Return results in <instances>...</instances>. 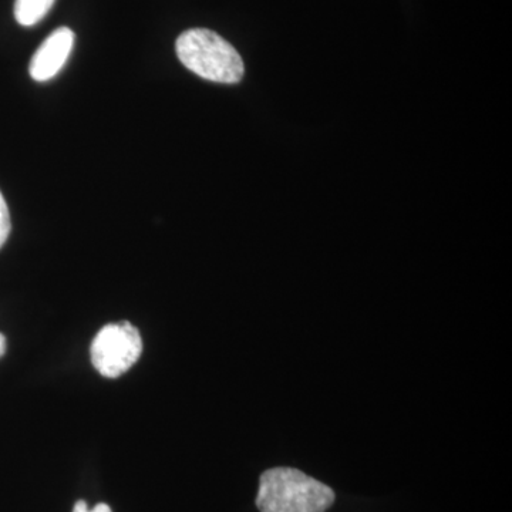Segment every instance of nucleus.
Masks as SVG:
<instances>
[{"label": "nucleus", "mask_w": 512, "mask_h": 512, "mask_svg": "<svg viewBox=\"0 0 512 512\" xmlns=\"http://www.w3.org/2000/svg\"><path fill=\"white\" fill-rule=\"evenodd\" d=\"M55 0H16L15 18L19 25L33 26L45 18Z\"/></svg>", "instance_id": "39448f33"}, {"label": "nucleus", "mask_w": 512, "mask_h": 512, "mask_svg": "<svg viewBox=\"0 0 512 512\" xmlns=\"http://www.w3.org/2000/svg\"><path fill=\"white\" fill-rule=\"evenodd\" d=\"M6 352V338L0 333V357L5 355Z\"/></svg>", "instance_id": "6e6552de"}, {"label": "nucleus", "mask_w": 512, "mask_h": 512, "mask_svg": "<svg viewBox=\"0 0 512 512\" xmlns=\"http://www.w3.org/2000/svg\"><path fill=\"white\" fill-rule=\"evenodd\" d=\"M10 228H12V225H10L8 204H6L5 197L0 192V248L8 241Z\"/></svg>", "instance_id": "423d86ee"}, {"label": "nucleus", "mask_w": 512, "mask_h": 512, "mask_svg": "<svg viewBox=\"0 0 512 512\" xmlns=\"http://www.w3.org/2000/svg\"><path fill=\"white\" fill-rule=\"evenodd\" d=\"M74 46V33L69 28H59L37 49L29 72L36 82H47L63 69Z\"/></svg>", "instance_id": "20e7f679"}, {"label": "nucleus", "mask_w": 512, "mask_h": 512, "mask_svg": "<svg viewBox=\"0 0 512 512\" xmlns=\"http://www.w3.org/2000/svg\"><path fill=\"white\" fill-rule=\"evenodd\" d=\"M335 498L332 488L301 470L275 467L259 478L256 507L261 512H325Z\"/></svg>", "instance_id": "f257e3e1"}, {"label": "nucleus", "mask_w": 512, "mask_h": 512, "mask_svg": "<svg viewBox=\"0 0 512 512\" xmlns=\"http://www.w3.org/2000/svg\"><path fill=\"white\" fill-rule=\"evenodd\" d=\"M73 512H111V508L107 504H99L93 510H89L86 501H77Z\"/></svg>", "instance_id": "0eeeda50"}, {"label": "nucleus", "mask_w": 512, "mask_h": 512, "mask_svg": "<svg viewBox=\"0 0 512 512\" xmlns=\"http://www.w3.org/2000/svg\"><path fill=\"white\" fill-rule=\"evenodd\" d=\"M143 340L130 322L111 323L97 333L90 349L93 366L100 375L120 377L140 359Z\"/></svg>", "instance_id": "7ed1b4c3"}, {"label": "nucleus", "mask_w": 512, "mask_h": 512, "mask_svg": "<svg viewBox=\"0 0 512 512\" xmlns=\"http://www.w3.org/2000/svg\"><path fill=\"white\" fill-rule=\"evenodd\" d=\"M175 49L180 62L202 79L235 84L244 77V62L237 49L212 30H187L178 37Z\"/></svg>", "instance_id": "f03ea898"}]
</instances>
